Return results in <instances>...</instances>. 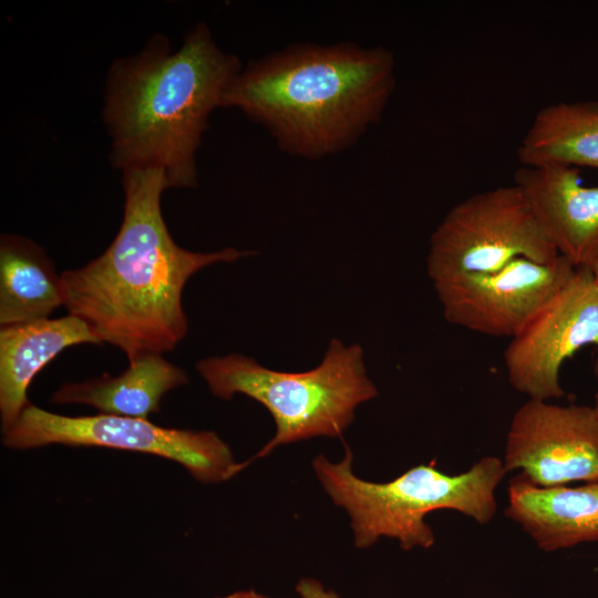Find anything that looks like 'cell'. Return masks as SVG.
Here are the masks:
<instances>
[{
  "label": "cell",
  "instance_id": "cell-16",
  "mask_svg": "<svg viewBox=\"0 0 598 598\" xmlns=\"http://www.w3.org/2000/svg\"><path fill=\"white\" fill-rule=\"evenodd\" d=\"M63 306L61 275L28 237H0V327L49 318Z\"/></svg>",
  "mask_w": 598,
  "mask_h": 598
},
{
  "label": "cell",
  "instance_id": "cell-2",
  "mask_svg": "<svg viewBox=\"0 0 598 598\" xmlns=\"http://www.w3.org/2000/svg\"><path fill=\"white\" fill-rule=\"evenodd\" d=\"M241 68L205 22L188 31L177 49L156 33L137 53L114 60L102 106L111 165L121 173L159 171L168 188L195 187L196 155L209 117L224 107Z\"/></svg>",
  "mask_w": 598,
  "mask_h": 598
},
{
  "label": "cell",
  "instance_id": "cell-11",
  "mask_svg": "<svg viewBox=\"0 0 598 598\" xmlns=\"http://www.w3.org/2000/svg\"><path fill=\"white\" fill-rule=\"evenodd\" d=\"M514 184L558 255L589 268L598 259V185H584L578 168L564 165L520 166Z\"/></svg>",
  "mask_w": 598,
  "mask_h": 598
},
{
  "label": "cell",
  "instance_id": "cell-18",
  "mask_svg": "<svg viewBox=\"0 0 598 598\" xmlns=\"http://www.w3.org/2000/svg\"><path fill=\"white\" fill-rule=\"evenodd\" d=\"M216 598H269L262 594H259L255 590H239L226 596L216 597Z\"/></svg>",
  "mask_w": 598,
  "mask_h": 598
},
{
  "label": "cell",
  "instance_id": "cell-5",
  "mask_svg": "<svg viewBox=\"0 0 598 598\" xmlns=\"http://www.w3.org/2000/svg\"><path fill=\"white\" fill-rule=\"evenodd\" d=\"M196 370L210 392L224 400L244 394L264 405L276 424L274 437L250 460L278 446L316 436H340L357 406L378 395L358 344L332 340L321 363L305 372H282L231 353L199 360Z\"/></svg>",
  "mask_w": 598,
  "mask_h": 598
},
{
  "label": "cell",
  "instance_id": "cell-17",
  "mask_svg": "<svg viewBox=\"0 0 598 598\" xmlns=\"http://www.w3.org/2000/svg\"><path fill=\"white\" fill-rule=\"evenodd\" d=\"M296 590L300 598H340L334 591L327 590L319 580L313 578L300 579Z\"/></svg>",
  "mask_w": 598,
  "mask_h": 598
},
{
  "label": "cell",
  "instance_id": "cell-4",
  "mask_svg": "<svg viewBox=\"0 0 598 598\" xmlns=\"http://www.w3.org/2000/svg\"><path fill=\"white\" fill-rule=\"evenodd\" d=\"M344 448L340 462L319 454L312 467L332 502L350 516L358 548H368L381 537L396 539L404 550L431 548L435 535L425 517L437 509L455 511L482 525L496 514L495 492L507 474L498 457H482L456 475L441 472L433 463L420 464L390 482L374 483L353 473L352 452L348 445Z\"/></svg>",
  "mask_w": 598,
  "mask_h": 598
},
{
  "label": "cell",
  "instance_id": "cell-6",
  "mask_svg": "<svg viewBox=\"0 0 598 598\" xmlns=\"http://www.w3.org/2000/svg\"><path fill=\"white\" fill-rule=\"evenodd\" d=\"M2 435L3 445L14 450L63 444L152 454L177 462L205 484L225 482L247 466L236 462L229 445L212 431L163 427L148 419L102 413L65 416L31 403Z\"/></svg>",
  "mask_w": 598,
  "mask_h": 598
},
{
  "label": "cell",
  "instance_id": "cell-3",
  "mask_svg": "<svg viewBox=\"0 0 598 598\" xmlns=\"http://www.w3.org/2000/svg\"><path fill=\"white\" fill-rule=\"evenodd\" d=\"M395 82L385 47L295 43L243 65L224 107L264 126L281 151L318 159L351 147L377 124Z\"/></svg>",
  "mask_w": 598,
  "mask_h": 598
},
{
  "label": "cell",
  "instance_id": "cell-9",
  "mask_svg": "<svg viewBox=\"0 0 598 598\" xmlns=\"http://www.w3.org/2000/svg\"><path fill=\"white\" fill-rule=\"evenodd\" d=\"M576 269L560 255L546 264L516 258L493 272L464 275L433 285L447 322L481 334L512 339Z\"/></svg>",
  "mask_w": 598,
  "mask_h": 598
},
{
  "label": "cell",
  "instance_id": "cell-8",
  "mask_svg": "<svg viewBox=\"0 0 598 598\" xmlns=\"http://www.w3.org/2000/svg\"><path fill=\"white\" fill-rule=\"evenodd\" d=\"M586 346L598 348V288L589 268H577L555 297L513 337L504 351L508 382L528 399L565 394L564 362Z\"/></svg>",
  "mask_w": 598,
  "mask_h": 598
},
{
  "label": "cell",
  "instance_id": "cell-10",
  "mask_svg": "<svg viewBox=\"0 0 598 598\" xmlns=\"http://www.w3.org/2000/svg\"><path fill=\"white\" fill-rule=\"evenodd\" d=\"M502 461L538 486L598 481V412L528 399L512 417Z\"/></svg>",
  "mask_w": 598,
  "mask_h": 598
},
{
  "label": "cell",
  "instance_id": "cell-14",
  "mask_svg": "<svg viewBox=\"0 0 598 598\" xmlns=\"http://www.w3.org/2000/svg\"><path fill=\"white\" fill-rule=\"evenodd\" d=\"M188 382L186 372L163 354L147 353L132 361L121 374L62 384L51 395L56 404H85L102 414L147 419L159 411L163 396Z\"/></svg>",
  "mask_w": 598,
  "mask_h": 598
},
{
  "label": "cell",
  "instance_id": "cell-7",
  "mask_svg": "<svg viewBox=\"0 0 598 598\" xmlns=\"http://www.w3.org/2000/svg\"><path fill=\"white\" fill-rule=\"evenodd\" d=\"M558 257L513 183L475 193L448 209L430 237L427 274L436 283L493 272L516 258L546 264Z\"/></svg>",
  "mask_w": 598,
  "mask_h": 598
},
{
  "label": "cell",
  "instance_id": "cell-15",
  "mask_svg": "<svg viewBox=\"0 0 598 598\" xmlns=\"http://www.w3.org/2000/svg\"><path fill=\"white\" fill-rule=\"evenodd\" d=\"M520 166L598 171V101H563L535 114L517 147Z\"/></svg>",
  "mask_w": 598,
  "mask_h": 598
},
{
  "label": "cell",
  "instance_id": "cell-12",
  "mask_svg": "<svg viewBox=\"0 0 598 598\" xmlns=\"http://www.w3.org/2000/svg\"><path fill=\"white\" fill-rule=\"evenodd\" d=\"M505 516L544 551L598 542V481L538 486L517 473L508 482Z\"/></svg>",
  "mask_w": 598,
  "mask_h": 598
},
{
  "label": "cell",
  "instance_id": "cell-13",
  "mask_svg": "<svg viewBox=\"0 0 598 598\" xmlns=\"http://www.w3.org/2000/svg\"><path fill=\"white\" fill-rule=\"evenodd\" d=\"M101 340L82 319L68 313L0 329V416L2 431L19 419L30 403L27 391L33 378L64 349Z\"/></svg>",
  "mask_w": 598,
  "mask_h": 598
},
{
  "label": "cell",
  "instance_id": "cell-19",
  "mask_svg": "<svg viewBox=\"0 0 598 598\" xmlns=\"http://www.w3.org/2000/svg\"><path fill=\"white\" fill-rule=\"evenodd\" d=\"M592 372L597 382V390L595 392V404L592 405L595 410L598 412V354L595 358L594 364H592Z\"/></svg>",
  "mask_w": 598,
  "mask_h": 598
},
{
  "label": "cell",
  "instance_id": "cell-20",
  "mask_svg": "<svg viewBox=\"0 0 598 598\" xmlns=\"http://www.w3.org/2000/svg\"><path fill=\"white\" fill-rule=\"evenodd\" d=\"M594 283L598 288V259L589 267Z\"/></svg>",
  "mask_w": 598,
  "mask_h": 598
},
{
  "label": "cell",
  "instance_id": "cell-1",
  "mask_svg": "<svg viewBox=\"0 0 598 598\" xmlns=\"http://www.w3.org/2000/svg\"><path fill=\"white\" fill-rule=\"evenodd\" d=\"M122 185L124 213L115 238L97 258L63 271L61 287L68 312L132 361L169 352L184 339L188 321L182 297L194 274L254 252L233 247L198 252L178 246L162 214L168 186L159 171H125Z\"/></svg>",
  "mask_w": 598,
  "mask_h": 598
}]
</instances>
